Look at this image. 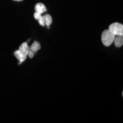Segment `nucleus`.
<instances>
[{"mask_svg": "<svg viewBox=\"0 0 123 123\" xmlns=\"http://www.w3.org/2000/svg\"><path fill=\"white\" fill-rule=\"evenodd\" d=\"M34 53H35V52L30 50L27 56H28L29 57H30V58H32L34 56Z\"/></svg>", "mask_w": 123, "mask_h": 123, "instance_id": "obj_10", "label": "nucleus"}, {"mask_svg": "<svg viewBox=\"0 0 123 123\" xmlns=\"http://www.w3.org/2000/svg\"><path fill=\"white\" fill-rule=\"evenodd\" d=\"M109 30L115 36L123 35V26L121 23L115 22L111 24Z\"/></svg>", "mask_w": 123, "mask_h": 123, "instance_id": "obj_2", "label": "nucleus"}, {"mask_svg": "<svg viewBox=\"0 0 123 123\" xmlns=\"http://www.w3.org/2000/svg\"><path fill=\"white\" fill-rule=\"evenodd\" d=\"M14 55L20 62V63H22L26 59L27 56L22 53L19 50L14 52Z\"/></svg>", "mask_w": 123, "mask_h": 123, "instance_id": "obj_3", "label": "nucleus"}, {"mask_svg": "<svg viewBox=\"0 0 123 123\" xmlns=\"http://www.w3.org/2000/svg\"><path fill=\"white\" fill-rule=\"evenodd\" d=\"M37 20L38 21V22H39L41 26H44L45 25V22H44V18H43V16L42 15V16L37 19Z\"/></svg>", "mask_w": 123, "mask_h": 123, "instance_id": "obj_9", "label": "nucleus"}, {"mask_svg": "<svg viewBox=\"0 0 123 123\" xmlns=\"http://www.w3.org/2000/svg\"><path fill=\"white\" fill-rule=\"evenodd\" d=\"M36 12L42 14L47 11V8L42 3H39L36 5L35 7Z\"/></svg>", "mask_w": 123, "mask_h": 123, "instance_id": "obj_4", "label": "nucleus"}, {"mask_svg": "<svg viewBox=\"0 0 123 123\" xmlns=\"http://www.w3.org/2000/svg\"><path fill=\"white\" fill-rule=\"evenodd\" d=\"M15 1H22L23 0H14Z\"/></svg>", "mask_w": 123, "mask_h": 123, "instance_id": "obj_11", "label": "nucleus"}, {"mask_svg": "<svg viewBox=\"0 0 123 123\" xmlns=\"http://www.w3.org/2000/svg\"><path fill=\"white\" fill-rule=\"evenodd\" d=\"M43 18H44V22L45 25L48 26V27L49 28V26H50V25L52 23V18L51 16L49 14H46L44 16H43Z\"/></svg>", "mask_w": 123, "mask_h": 123, "instance_id": "obj_7", "label": "nucleus"}, {"mask_svg": "<svg viewBox=\"0 0 123 123\" xmlns=\"http://www.w3.org/2000/svg\"><path fill=\"white\" fill-rule=\"evenodd\" d=\"M19 50L24 55L27 56L28 53L30 51V47H29L27 43L25 42L21 45V46L19 47Z\"/></svg>", "mask_w": 123, "mask_h": 123, "instance_id": "obj_5", "label": "nucleus"}, {"mask_svg": "<svg viewBox=\"0 0 123 123\" xmlns=\"http://www.w3.org/2000/svg\"><path fill=\"white\" fill-rule=\"evenodd\" d=\"M114 45L116 47H121L123 44V37L122 36H115L114 41Z\"/></svg>", "mask_w": 123, "mask_h": 123, "instance_id": "obj_6", "label": "nucleus"}, {"mask_svg": "<svg viewBox=\"0 0 123 123\" xmlns=\"http://www.w3.org/2000/svg\"><path fill=\"white\" fill-rule=\"evenodd\" d=\"M40 49H41L40 44L38 42L35 41L32 43V44L31 45V47H30V50L35 53L40 50Z\"/></svg>", "mask_w": 123, "mask_h": 123, "instance_id": "obj_8", "label": "nucleus"}, {"mask_svg": "<svg viewBox=\"0 0 123 123\" xmlns=\"http://www.w3.org/2000/svg\"><path fill=\"white\" fill-rule=\"evenodd\" d=\"M115 35L109 29L105 30L101 35V40L103 44L109 47L114 43Z\"/></svg>", "mask_w": 123, "mask_h": 123, "instance_id": "obj_1", "label": "nucleus"}]
</instances>
